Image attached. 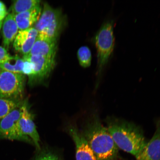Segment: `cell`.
Masks as SVG:
<instances>
[{
  "label": "cell",
  "instance_id": "obj_1",
  "mask_svg": "<svg viewBox=\"0 0 160 160\" xmlns=\"http://www.w3.org/2000/svg\"><path fill=\"white\" fill-rule=\"evenodd\" d=\"M107 128L118 148L135 157L147 143L142 131L130 122L110 119Z\"/></svg>",
  "mask_w": 160,
  "mask_h": 160
},
{
  "label": "cell",
  "instance_id": "obj_2",
  "mask_svg": "<svg viewBox=\"0 0 160 160\" xmlns=\"http://www.w3.org/2000/svg\"><path fill=\"white\" fill-rule=\"evenodd\" d=\"M84 137L97 160H118L119 148L107 128L98 119L90 124Z\"/></svg>",
  "mask_w": 160,
  "mask_h": 160
},
{
  "label": "cell",
  "instance_id": "obj_3",
  "mask_svg": "<svg viewBox=\"0 0 160 160\" xmlns=\"http://www.w3.org/2000/svg\"><path fill=\"white\" fill-rule=\"evenodd\" d=\"M113 20H107L102 25L95 36L94 42L97 50L98 68L101 73L108 62L114 49Z\"/></svg>",
  "mask_w": 160,
  "mask_h": 160
},
{
  "label": "cell",
  "instance_id": "obj_4",
  "mask_svg": "<svg viewBox=\"0 0 160 160\" xmlns=\"http://www.w3.org/2000/svg\"><path fill=\"white\" fill-rule=\"evenodd\" d=\"M63 23L62 15L58 9L44 3L39 19L34 25L39 34L57 41Z\"/></svg>",
  "mask_w": 160,
  "mask_h": 160
},
{
  "label": "cell",
  "instance_id": "obj_5",
  "mask_svg": "<svg viewBox=\"0 0 160 160\" xmlns=\"http://www.w3.org/2000/svg\"><path fill=\"white\" fill-rule=\"evenodd\" d=\"M25 83L23 74L0 71V99L21 101Z\"/></svg>",
  "mask_w": 160,
  "mask_h": 160
},
{
  "label": "cell",
  "instance_id": "obj_6",
  "mask_svg": "<svg viewBox=\"0 0 160 160\" xmlns=\"http://www.w3.org/2000/svg\"><path fill=\"white\" fill-rule=\"evenodd\" d=\"M18 129L22 141L33 143L40 150V137L33 115L30 112L27 101L23 102L22 115L18 122Z\"/></svg>",
  "mask_w": 160,
  "mask_h": 160
},
{
  "label": "cell",
  "instance_id": "obj_7",
  "mask_svg": "<svg viewBox=\"0 0 160 160\" xmlns=\"http://www.w3.org/2000/svg\"><path fill=\"white\" fill-rule=\"evenodd\" d=\"M22 105L12 110L1 120L0 139L22 141L18 130V122L22 115Z\"/></svg>",
  "mask_w": 160,
  "mask_h": 160
},
{
  "label": "cell",
  "instance_id": "obj_8",
  "mask_svg": "<svg viewBox=\"0 0 160 160\" xmlns=\"http://www.w3.org/2000/svg\"><path fill=\"white\" fill-rule=\"evenodd\" d=\"M23 58L28 60L32 64L34 74L29 82L30 84L41 82L49 77L55 64V59L40 56H23Z\"/></svg>",
  "mask_w": 160,
  "mask_h": 160
},
{
  "label": "cell",
  "instance_id": "obj_9",
  "mask_svg": "<svg viewBox=\"0 0 160 160\" xmlns=\"http://www.w3.org/2000/svg\"><path fill=\"white\" fill-rule=\"evenodd\" d=\"M38 35L34 27L19 31L13 42L14 48L23 56L28 55Z\"/></svg>",
  "mask_w": 160,
  "mask_h": 160
},
{
  "label": "cell",
  "instance_id": "obj_10",
  "mask_svg": "<svg viewBox=\"0 0 160 160\" xmlns=\"http://www.w3.org/2000/svg\"><path fill=\"white\" fill-rule=\"evenodd\" d=\"M57 42V41L39 34L28 55L55 59Z\"/></svg>",
  "mask_w": 160,
  "mask_h": 160
},
{
  "label": "cell",
  "instance_id": "obj_11",
  "mask_svg": "<svg viewBox=\"0 0 160 160\" xmlns=\"http://www.w3.org/2000/svg\"><path fill=\"white\" fill-rule=\"evenodd\" d=\"M69 132L75 144L76 160H97L84 136L74 127Z\"/></svg>",
  "mask_w": 160,
  "mask_h": 160
},
{
  "label": "cell",
  "instance_id": "obj_12",
  "mask_svg": "<svg viewBox=\"0 0 160 160\" xmlns=\"http://www.w3.org/2000/svg\"><path fill=\"white\" fill-rule=\"evenodd\" d=\"M135 158L137 160H160V127Z\"/></svg>",
  "mask_w": 160,
  "mask_h": 160
},
{
  "label": "cell",
  "instance_id": "obj_13",
  "mask_svg": "<svg viewBox=\"0 0 160 160\" xmlns=\"http://www.w3.org/2000/svg\"><path fill=\"white\" fill-rule=\"evenodd\" d=\"M2 27L4 48L7 51L19 31L14 15L8 14L3 21Z\"/></svg>",
  "mask_w": 160,
  "mask_h": 160
},
{
  "label": "cell",
  "instance_id": "obj_14",
  "mask_svg": "<svg viewBox=\"0 0 160 160\" xmlns=\"http://www.w3.org/2000/svg\"><path fill=\"white\" fill-rule=\"evenodd\" d=\"M41 6L24 12L14 15L15 19L19 31L27 29L35 24L41 16Z\"/></svg>",
  "mask_w": 160,
  "mask_h": 160
},
{
  "label": "cell",
  "instance_id": "obj_15",
  "mask_svg": "<svg viewBox=\"0 0 160 160\" xmlns=\"http://www.w3.org/2000/svg\"><path fill=\"white\" fill-rule=\"evenodd\" d=\"M39 0H17L11 6V13L14 15L30 11L40 6Z\"/></svg>",
  "mask_w": 160,
  "mask_h": 160
},
{
  "label": "cell",
  "instance_id": "obj_16",
  "mask_svg": "<svg viewBox=\"0 0 160 160\" xmlns=\"http://www.w3.org/2000/svg\"><path fill=\"white\" fill-rule=\"evenodd\" d=\"M24 60L19 56H12L5 62L0 64L2 70L22 74Z\"/></svg>",
  "mask_w": 160,
  "mask_h": 160
},
{
  "label": "cell",
  "instance_id": "obj_17",
  "mask_svg": "<svg viewBox=\"0 0 160 160\" xmlns=\"http://www.w3.org/2000/svg\"><path fill=\"white\" fill-rule=\"evenodd\" d=\"M23 102L21 101L0 99V120L12 110L22 105Z\"/></svg>",
  "mask_w": 160,
  "mask_h": 160
},
{
  "label": "cell",
  "instance_id": "obj_18",
  "mask_svg": "<svg viewBox=\"0 0 160 160\" xmlns=\"http://www.w3.org/2000/svg\"><path fill=\"white\" fill-rule=\"evenodd\" d=\"M78 58L82 67L87 68L91 66L92 54L91 50L87 46L80 47L77 52Z\"/></svg>",
  "mask_w": 160,
  "mask_h": 160
},
{
  "label": "cell",
  "instance_id": "obj_19",
  "mask_svg": "<svg viewBox=\"0 0 160 160\" xmlns=\"http://www.w3.org/2000/svg\"><path fill=\"white\" fill-rule=\"evenodd\" d=\"M23 59L24 62L22 69V74L28 76L29 77V82L32 78L34 74L33 66L32 64L28 60Z\"/></svg>",
  "mask_w": 160,
  "mask_h": 160
},
{
  "label": "cell",
  "instance_id": "obj_20",
  "mask_svg": "<svg viewBox=\"0 0 160 160\" xmlns=\"http://www.w3.org/2000/svg\"><path fill=\"white\" fill-rule=\"evenodd\" d=\"M35 160H61L58 156L50 151L41 153Z\"/></svg>",
  "mask_w": 160,
  "mask_h": 160
},
{
  "label": "cell",
  "instance_id": "obj_21",
  "mask_svg": "<svg viewBox=\"0 0 160 160\" xmlns=\"http://www.w3.org/2000/svg\"><path fill=\"white\" fill-rule=\"evenodd\" d=\"M11 57L4 48L0 46V64L5 62Z\"/></svg>",
  "mask_w": 160,
  "mask_h": 160
},
{
  "label": "cell",
  "instance_id": "obj_22",
  "mask_svg": "<svg viewBox=\"0 0 160 160\" xmlns=\"http://www.w3.org/2000/svg\"><path fill=\"white\" fill-rule=\"evenodd\" d=\"M8 14L7 8L5 4L0 1V23L3 22V21Z\"/></svg>",
  "mask_w": 160,
  "mask_h": 160
},
{
  "label": "cell",
  "instance_id": "obj_23",
  "mask_svg": "<svg viewBox=\"0 0 160 160\" xmlns=\"http://www.w3.org/2000/svg\"><path fill=\"white\" fill-rule=\"evenodd\" d=\"M2 23H0V29H1V28L2 26Z\"/></svg>",
  "mask_w": 160,
  "mask_h": 160
},
{
  "label": "cell",
  "instance_id": "obj_24",
  "mask_svg": "<svg viewBox=\"0 0 160 160\" xmlns=\"http://www.w3.org/2000/svg\"></svg>",
  "mask_w": 160,
  "mask_h": 160
}]
</instances>
